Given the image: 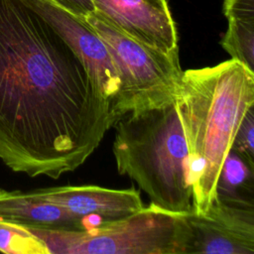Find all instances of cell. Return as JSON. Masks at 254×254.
<instances>
[{"label": "cell", "instance_id": "5b68a950", "mask_svg": "<svg viewBox=\"0 0 254 254\" xmlns=\"http://www.w3.org/2000/svg\"><path fill=\"white\" fill-rule=\"evenodd\" d=\"M84 20L105 44L120 88L113 110L122 117L175 102L183 70L179 54H168L122 32L96 11Z\"/></svg>", "mask_w": 254, "mask_h": 254}, {"label": "cell", "instance_id": "7c38bea8", "mask_svg": "<svg viewBox=\"0 0 254 254\" xmlns=\"http://www.w3.org/2000/svg\"><path fill=\"white\" fill-rule=\"evenodd\" d=\"M216 191L224 197L253 200V166L231 150L222 165Z\"/></svg>", "mask_w": 254, "mask_h": 254}, {"label": "cell", "instance_id": "3957f363", "mask_svg": "<svg viewBox=\"0 0 254 254\" xmlns=\"http://www.w3.org/2000/svg\"><path fill=\"white\" fill-rule=\"evenodd\" d=\"M113 127L118 173L132 179L155 205L174 213L190 212L188 147L175 102L127 113Z\"/></svg>", "mask_w": 254, "mask_h": 254}, {"label": "cell", "instance_id": "9a60e30c", "mask_svg": "<svg viewBox=\"0 0 254 254\" xmlns=\"http://www.w3.org/2000/svg\"><path fill=\"white\" fill-rule=\"evenodd\" d=\"M58 5L62 6L65 10L72 14L85 18L88 14L94 11V6L91 0H52Z\"/></svg>", "mask_w": 254, "mask_h": 254}, {"label": "cell", "instance_id": "8992f818", "mask_svg": "<svg viewBox=\"0 0 254 254\" xmlns=\"http://www.w3.org/2000/svg\"><path fill=\"white\" fill-rule=\"evenodd\" d=\"M185 254H253L254 202L216 195L205 214L185 213Z\"/></svg>", "mask_w": 254, "mask_h": 254}, {"label": "cell", "instance_id": "277c9868", "mask_svg": "<svg viewBox=\"0 0 254 254\" xmlns=\"http://www.w3.org/2000/svg\"><path fill=\"white\" fill-rule=\"evenodd\" d=\"M27 227L49 254H185L188 242L185 213L152 202L127 216L82 229Z\"/></svg>", "mask_w": 254, "mask_h": 254}, {"label": "cell", "instance_id": "52a82bcc", "mask_svg": "<svg viewBox=\"0 0 254 254\" xmlns=\"http://www.w3.org/2000/svg\"><path fill=\"white\" fill-rule=\"evenodd\" d=\"M38 13L83 63L102 95L112 103L120 80L107 48L96 32L81 17L52 0H23Z\"/></svg>", "mask_w": 254, "mask_h": 254}, {"label": "cell", "instance_id": "8fae6325", "mask_svg": "<svg viewBox=\"0 0 254 254\" xmlns=\"http://www.w3.org/2000/svg\"><path fill=\"white\" fill-rule=\"evenodd\" d=\"M223 13L228 26L221 47L254 71V0H223Z\"/></svg>", "mask_w": 254, "mask_h": 254}, {"label": "cell", "instance_id": "ba28073f", "mask_svg": "<svg viewBox=\"0 0 254 254\" xmlns=\"http://www.w3.org/2000/svg\"><path fill=\"white\" fill-rule=\"evenodd\" d=\"M113 26L153 48L179 54L178 32L167 0H91Z\"/></svg>", "mask_w": 254, "mask_h": 254}, {"label": "cell", "instance_id": "5bb4252c", "mask_svg": "<svg viewBox=\"0 0 254 254\" xmlns=\"http://www.w3.org/2000/svg\"><path fill=\"white\" fill-rule=\"evenodd\" d=\"M232 151L236 152L251 166H254V110L251 107L243 117L236 132Z\"/></svg>", "mask_w": 254, "mask_h": 254}, {"label": "cell", "instance_id": "4fadbf2b", "mask_svg": "<svg viewBox=\"0 0 254 254\" xmlns=\"http://www.w3.org/2000/svg\"><path fill=\"white\" fill-rule=\"evenodd\" d=\"M0 251L8 254H49L46 244L27 226L2 222Z\"/></svg>", "mask_w": 254, "mask_h": 254}, {"label": "cell", "instance_id": "6da1fadb", "mask_svg": "<svg viewBox=\"0 0 254 254\" xmlns=\"http://www.w3.org/2000/svg\"><path fill=\"white\" fill-rule=\"evenodd\" d=\"M89 71L23 0H0V160L57 180L120 119Z\"/></svg>", "mask_w": 254, "mask_h": 254}, {"label": "cell", "instance_id": "9c48e42d", "mask_svg": "<svg viewBox=\"0 0 254 254\" xmlns=\"http://www.w3.org/2000/svg\"><path fill=\"white\" fill-rule=\"evenodd\" d=\"M38 197L55 203L84 220L97 217L101 221L118 219L141 209L144 204L135 189H108L98 186H63L34 190Z\"/></svg>", "mask_w": 254, "mask_h": 254}, {"label": "cell", "instance_id": "7a4b0ae2", "mask_svg": "<svg viewBox=\"0 0 254 254\" xmlns=\"http://www.w3.org/2000/svg\"><path fill=\"white\" fill-rule=\"evenodd\" d=\"M175 104L188 147L192 209L205 214L238 127L254 105V71L233 59L187 69Z\"/></svg>", "mask_w": 254, "mask_h": 254}, {"label": "cell", "instance_id": "30bf717a", "mask_svg": "<svg viewBox=\"0 0 254 254\" xmlns=\"http://www.w3.org/2000/svg\"><path fill=\"white\" fill-rule=\"evenodd\" d=\"M0 222L52 229H82L86 225L63 207L44 200L32 190L0 189Z\"/></svg>", "mask_w": 254, "mask_h": 254}]
</instances>
